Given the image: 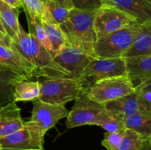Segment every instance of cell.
I'll list each match as a JSON object with an SVG mask.
<instances>
[{"label":"cell","mask_w":151,"mask_h":150,"mask_svg":"<svg viewBox=\"0 0 151 150\" xmlns=\"http://www.w3.org/2000/svg\"><path fill=\"white\" fill-rule=\"evenodd\" d=\"M124 75H127L126 63L124 57L93 58L78 80L81 90L86 91L98 81Z\"/></svg>","instance_id":"obj_6"},{"label":"cell","mask_w":151,"mask_h":150,"mask_svg":"<svg viewBox=\"0 0 151 150\" xmlns=\"http://www.w3.org/2000/svg\"><path fill=\"white\" fill-rule=\"evenodd\" d=\"M19 8H14L0 0V20L6 34L10 39H13L19 32Z\"/></svg>","instance_id":"obj_18"},{"label":"cell","mask_w":151,"mask_h":150,"mask_svg":"<svg viewBox=\"0 0 151 150\" xmlns=\"http://www.w3.org/2000/svg\"><path fill=\"white\" fill-rule=\"evenodd\" d=\"M124 123L126 129L135 131L145 139L151 138V113L139 112L125 118Z\"/></svg>","instance_id":"obj_19"},{"label":"cell","mask_w":151,"mask_h":150,"mask_svg":"<svg viewBox=\"0 0 151 150\" xmlns=\"http://www.w3.org/2000/svg\"><path fill=\"white\" fill-rule=\"evenodd\" d=\"M15 85L0 82V107L14 101Z\"/></svg>","instance_id":"obj_29"},{"label":"cell","mask_w":151,"mask_h":150,"mask_svg":"<svg viewBox=\"0 0 151 150\" xmlns=\"http://www.w3.org/2000/svg\"><path fill=\"white\" fill-rule=\"evenodd\" d=\"M41 24L45 29L47 38L51 45L52 54L54 57L67 42L66 38L60 29V25L52 24L45 21H41Z\"/></svg>","instance_id":"obj_22"},{"label":"cell","mask_w":151,"mask_h":150,"mask_svg":"<svg viewBox=\"0 0 151 150\" xmlns=\"http://www.w3.org/2000/svg\"><path fill=\"white\" fill-rule=\"evenodd\" d=\"M74 8L85 11H97L106 5L105 0H71Z\"/></svg>","instance_id":"obj_27"},{"label":"cell","mask_w":151,"mask_h":150,"mask_svg":"<svg viewBox=\"0 0 151 150\" xmlns=\"http://www.w3.org/2000/svg\"><path fill=\"white\" fill-rule=\"evenodd\" d=\"M125 59L127 75L134 88L151 78V55Z\"/></svg>","instance_id":"obj_16"},{"label":"cell","mask_w":151,"mask_h":150,"mask_svg":"<svg viewBox=\"0 0 151 150\" xmlns=\"http://www.w3.org/2000/svg\"><path fill=\"white\" fill-rule=\"evenodd\" d=\"M107 114L104 104L90 99L86 92L81 90L66 117V127L72 129L84 125L98 126Z\"/></svg>","instance_id":"obj_5"},{"label":"cell","mask_w":151,"mask_h":150,"mask_svg":"<svg viewBox=\"0 0 151 150\" xmlns=\"http://www.w3.org/2000/svg\"><path fill=\"white\" fill-rule=\"evenodd\" d=\"M35 150H44V149H35Z\"/></svg>","instance_id":"obj_41"},{"label":"cell","mask_w":151,"mask_h":150,"mask_svg":"<svg viewBox=\"0 0 151 150\" xmlns=\"http://www.w3.org/2000/svg\"><path fill=\"white\" fill-rule=\"evenodd\" d=\"M0 31H1V32H3L4 34H6L5 30H4V27H3V26H2V24H1V20H0ZM6 35H7V34H6Z\"/></svg>","instance_id":"obj_37"},{"label":"cell","mask_w":151,"mask_h":150,"mask_svg":"<svg viewBox=\"0 0 151 150\" xmlns=\"http://www.w3.org/2000/svg\"><path fill=\"white\" fill-rule=\"evenodd\" d=\"M108 112V111H107ZM125 119L115 115H112L108 112V114L100 121L98 126L109 132H119L125 130L126 128L124 123Z\"/></svg>","instance_id":"obj_26"},{"label":"cell","mask_w":151,"mask_h":150,"mask_svg":"<svg viewBox=\"0 0 151 150\" xmlns=\"http://www.w3.org/2000/svg\"><path fill=\"white\" fill-rule=\"evenodd\" d=\"M146 1H147L149 3H150V4H151V0H146Z\"/></svg>","instance_id":"obj_39"},{"label":"cell","mask_w":151,"mask_h":150,"mask_svg":"<svg viewBox=\"0 0 151 150\" xmlns=\"http://www.w3.org/2000/svg\"><path fill=\"white\" fill-rule=\"evenodd\" d=\"M24 79H28L25 78L24 76L18 74L14 73V72L10 71L0 69V82H1L16 85L18 82L24 80Z\"/></svg>","instance_id":"obj_30"},{"label":"cell","mask_w":151,"mask_h":150,"mask_svg":"<svg viewBox=\"0 0 151 150\" xmlns=\"http://www.w3.org/2000/svg\"><path fill=\"white\" fill-rule=\"evenodd\" d=\"M135 91L128 75L113 76L102 79L86 91L87 95L94 101L104 104L117 99Z\"/></svg>","instance_id":"obj_7"},{"label":"cell","mask_w":151,"mask_h":150,"mask_svg":"<svg viewBox=\"0 0 151 150\" xmlns=\"http://www.w3.org/2000/svg\"><path fill=\"white\" fill-rule=\"evenodd\" d=\"M40 85L38 99L43 102L65 105L75 101L81 88L78 79L66 78H37Z\"/></svg>","instance_id":"obj_4"},{"label":"cell","mask_w":151,"mask_h":150,"mask_svg":"<svg viewBox=\"0 0 151 150\" xmlns=\"http://www.w3.org/2000/svg\"><path fill=\"white\" fill-rule=\"evenodd\" d=\"M27 25L29 28V33L30 34L31 36L33 37L39 44L45 47L52 54L51 45L47 38L45 29L41 24V21L32 20L28 17H27Z\"/></svg>","instance_id":"obj_24"},{"label":"cell","mask_w":151,"mask_h":150,"mask_svg":"<svg viewBox=\"0 0 151 150\" xmlns=\"http://www.w3.org/2000/svg\"><path fill=\"white\" fill-rule=\"evenodd\" d=\"M40 1H41V2L43 3V4H44L45 2H47V1H50V0H40Z\"/></svg>","instance_id":"obj_38"},{"label":"cell","mask_w":151,"mask_h":150,"mask_svg":"<svg viewBox=\"0 0 151 150\" xmlns=\"http://www.w3.org/2000/svg\"><path fill=\"white\" fill-rule=\"evenodd\" d=\"M70 10L59 5L52 0L47 1L44 4L41 21H45L52 24L60 25L69 16Z\"/></svg>","instance_id":"obj_21"},{"label":"cell","mask_w":151,"mask_h":150,"mask_svg":"<svg viewBox=\"0 0 151 150\" xmlns=\"http://www.w3.org/2000/svg\"><path fill=\"white\" fill-rule=\"evenodd\" d=\"M147 139L130 129H125L117 150H140Z\"/></svg>","instance_id":"obj_23"},{"label":"cell","mask_w":151,"mask_h":150,"mask_svg":"<svg viewBox=\"0 0 151 150\" xmlns=\"http://www.w3.org/2000/svg\"><path fill=\"white\" fill-rule=\"evenodd\" d=\"M92 59L93 57L87 55L81 49L72 46L67 42L54 57L56 63L75 79H79Z\"/></svg>","instance_id":"obj_11"},{"label":"cell","mask_w":151,"mask_h":150,"mask_svg":"<svg viewBox=\"0 0 151 150\" xmlns=\"http://www.w3.org/2000/svg\"><path fill=\"white\" fill-rule=\"evenodd\" d=\"M0 150H1V148H0Z\"/></svg>","instance_id":"obj_42"},{"label":"cell","mask_w":151,"mask_h":150,"mask_svg":"<svg viewBox=\"0 0 151 150\" xmlns=\"http://www.w3.org/2000/svg\"><path fill=\"white\" fill-rule=\"evenodd\" d=\"M138 91V90H137ZM141 96L144 99L145 101L151 104V91H138Z\"/></svg>","instance_id":"obj_35"},{"label":"cell","mask_w":151,"mask_h":150,"mask_svg":"<svg viewBox=\"0 0 151 150\" xmlns=\"http://www.w3.org/2000/svg\"><path fill=\"white\" fill-rule=\"evenodd\" d=\"M140 150H151V144L149 139H147L144 143V145Z\"/></svg>","instance_id":"obj_36"},{"label":"cell","mask_w":151,"mask_h":150,"mask_svg":"<svg viewBox=\"0 0 151 150\" xmlns=\"http://www.w3.org/2000/svg\"><path fill=\"white\" fill-rule=\"evenodd\" d=\"M135 90L138 91H151V78L145 81L144 82L135 87Z\"/></svg>","instance_id":"obj_31"},{"label":"cell","mask_w":151,"mask_h":150,"mask_svg":"<svg viewBox=\"0 0 151 150\" xmlns=\"http://www.w3.org/2000/svg\"><path fill=\"white\" fill-rule=\"evenodd\" d=\"M52 1H54L58 4H59V5L62 6V7H65V8L68 9L69 10L74 8L73 4H72L71 0H52Z\"/></svg>","instance_id":"obj_32"},{"label":"cell","mask_w":151,"mask_h":150,"mask_svg":"<svg viewBox=\"0 0 151 150\" xmlns=\"http://www.w3.org/2000/svg\"><path fill=\"white\" fill-rule=\"evenodd\" d=\"M0 69L10 71L28 79L36 77L35 67L11 47L0 44Z\"/></svg>","instance_id":"obj_13"},{"label":"cell","mask_w":151,"mask_h":150,"mask_svg":"<svg viewBox=\"0 0 151 150\" xmlns=\"http://www.w3.org/2000/svg\"><path fill=\"white\" fill-rule=\"evenodd\" d=\"M40 95V85L38 80L24 79L15 85L14 101H33L38 99Z\"/></svg>","instance_id":"obj_20"},{"label":"cell","mask_w":151,"mask_h":150,"mask_svg":"<svg viewBox=\"0 0 151 150\" xmlns=\"http://www.w3.org/2000/svg\"><path fill=\"white\" fill-rule=\"evenodd\" d=\"M2 1L14 8H20L22 7L21 0H2Z\"/></svg>","instance_id":"obj_34"},{"label":"cell","mask_w":151,"mask_h":150,"mask_svg":"<svg viewBox=\"0 0 151 150\" xmlns=\"http://www.w3.org/2000/svg\"><path fill=\"white\" fill-rule=\"evenodd\" d=\"M32 104L29 121L35 123L45 134L54 127L59 121L67 117L69 113L65 105L43 102L39 99L32 101Z\"/></svg>","instance_id":"obj_10"},{"label":"cell","mask_w":151,"mask_h":150,"mask_svg":"<svg viewBox=\"0 0 151 150\" xmlns=\"http://www.w3.org/2000/svg\"><path fill=\"white\" fill-rule=\"evenodd\" d=\"M26 17L32 20H41L44 13V4L40 0H21Z\"/></svg>","instance_id":"obj_25"},{"label":"cell","mask_w":151,"mask_h":150,"mask_svg":"<svg viewBox=\"0 0 151 150\" xmlns=\"http://www.w3.org/2000/svg\"><path fill=\"white\" fill-rule=\"evenodd\" d=\"M141 29V24L129 26L97 38L93 49V57L109 59L123 57Z\"/></svg>","instance_id":"obj_3"},{"label":"cell","mask_w":151,"mask_h":150,"mask_svg":"<svg viewBox=\"0 0 151 150\" xmlns=\"http://www.w3.org/2000/svg\"><path fill=\"white\" fill-rule=\"evenodd\" d=\"M24 124L16 101L0 107V138L21 129Z\"/></svg>","instance_id":"obj_15"},{"label":"cell","mask_w":151,"mask_h":150,"mask_svg":"<svg viewBox=\"0 0 151 150\" xmlns=\"http://www.w3.org/2000/svg\"><path fill=\"white\" fill-rule=\"evenodd\" d=\"M149 141H150V143L151 144V138H149Z\"/></svg>","instance_id":"obj_40"},{"label":"cell","mask_w":151,"mask_h":150,"mask_svg":"<svg viewBox=\"0 0 151 150\" xmlns=\"http://www.w3.org/2000/svg\"><path fill=\"white\" fill-rule=\"evenodd\" d=\"M105 4L125 12L139 24L151 22V4L146 0H105Z\"/></svg>","instance_id":"obj_14"},{"label":"cell","mask_w":151,"mask_h":150,"mask_svg":"<svg viewBox=\"0 0 151 150\" xmlns=\"http://www.w3.org/2000/svg\"><path fill=\"white\" fill-rule=\"evenodd\" d=\"M123 132L124 130L114 132H106L104 138L102 141V145L107 149V150H117Z\"/></svg>","instance_id":"obj_28"},{"label":"cell","mask_w":151,"mask_h":150,"mask_svg":"<svg viewBox=\"0 0 151 150\" xmlns=\"http://www.w3.org/2000/svg\"><path fill=\"white\" fill-rule=\"evenodd\" d=\"M10 47L35 67L37 78L73 79L69 73L56 63L51 53L21 25L18 35L11 39Z\"/></svg>","instance_id":"obj_1"},{"label":"cell","mask_w":151,"mask_h":150,"mask_svg":"<svg viewBox=\"0 0 151 150\" xmlns=\"http://www.w3.org/2000/svg\"><path fill=\"white\" fill-rule=\"evenodd\" d=\"M10 41H11V39L6 34H4L0 31V44L10 47Z\"/></svg>","instance_id":"obj_33"},{"label":"cell","mask_w":151,"mask_h":150,"mask_svg":"<svg viewBox=\"0 0 151 150\" xmlns=\"http://www.w3.org/2000/svg\"><path fill=\"white\" fill-rule=\"evenodd\" d=\"M106 110L125 119L135 113H151V104L144 99L137 90L128 95L104 104Z\"/></svg>","instance_id":"obj_12"},{"label":"cell","mask_w":151,"mask_h":150,"mask_svg":"<svg viewBox=\"0 0 151 150\" xmlns=\"http://www.w3.org/2000/svg\"><path fill=\"white\" fill-rule=\"evenodd\" d=\"M151 55V22L141 24V29L134 43L126 52L124 58Z\"/></svg>","instance_id":"obj_17"},{"label":"cell","mask_w":151,"mask_h":150,"mask_svg":"<svg viewBox=\"0 0 151 150\" xmlns=\"http://www.w3.org/2000/svg\"><path fill=\"white\" fill-rule=\"evenodd\" d=\"M135 23L138 22L125 12L112 6L106 5L96 14L94 29L97 39Z\"/></svg>","instance_id":"obj_9"},{"label":"cell","mask_w":151,"mask_h":150,"mask_svg":"<svg viewBox=\"0 0 151 150\" xmlns=\"http://www.w3.org/2000/svg\"><path fill=\"white\" fill-rule=\"evenodd\" d=\"M45 135L29 120L21 129L0 138V148L1 150L42 149Z\"/></svg>","instance_id":"obj_8"},{"label":"cell","mask_w":151,"mask_h":150,"mask_svg":"<svg viewBox=\"0 0 151 150\" xmlns=\"http://www.w3.org/2000/svg\"><path fill=\"white\" fill-rule=\"evenodd\" d=\"M97 11H85L73 8L69 12L66 21L60 25L68 44L91 57L97 41L94 20Z\"/></svg>","instance_id":"obj_2"}]
</instances>
